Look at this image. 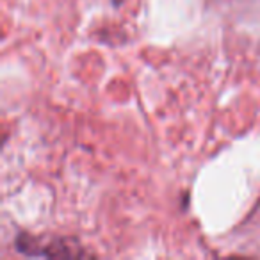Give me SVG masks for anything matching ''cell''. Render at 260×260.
<instances>
[]
</instances>
